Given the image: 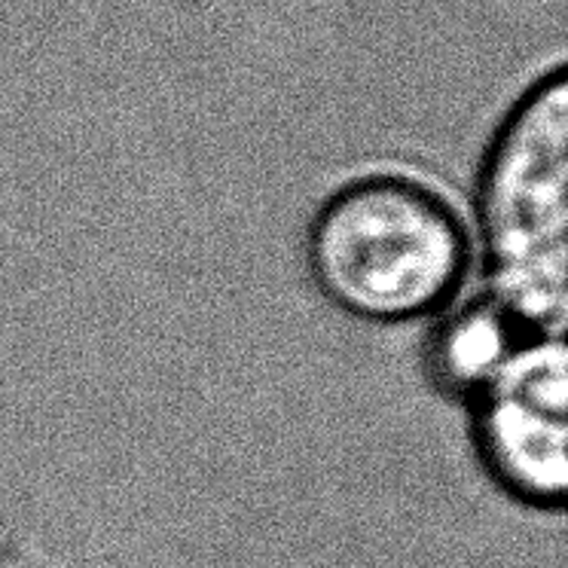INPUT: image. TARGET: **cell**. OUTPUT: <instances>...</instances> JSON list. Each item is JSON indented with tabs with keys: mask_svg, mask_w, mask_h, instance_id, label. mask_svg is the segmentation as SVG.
<instances>
[{
	"mask_svg": "<svg viewBox=\"0 0 568 568\" xmlns=\"http://www.w3.org/2000/svg\"><path fill=\"white\" fill-rule=\"evenodd\" d=\"M526 336L495 300L458 306L437 322L425 343L428 379L449 400L470 404L505 371Z\"/></svg>",
	"mask_w": 568,
	"mask_h": 568,
	"instance_id": "obj_4",
	"label": "cell"
},
{
	"mask_svg": "<svg viewBox=\"0 0 568 568\" xmlns=\"http://www.w3.org/2000/svg\"><path fill=\"white\" fill-rule=\"evenodd\" d=\"M474 217L489 300L529 336H562L568 315V77H531L486 141Z\"/></svg>",
	"mask_w": 568,
	"mask_h": 568,
	"instance_id": "obj_1",
	"label": "cell"
},
{
	"mask_svg": "<svg viewBox=\"0 0 568 568\" xmlns=\"http://www.w3.org/2000/svg\"><path fill=\"white\" fill-rule=\"evenodd\" d=\"M474 456L510 501L562 514L568 498V352L562 336H526L468 404Z\"/></svg>",
	"mask_w": 568,
	"mask_h": 568,
	"instance_id": "obj_3",
	"label": "cell"
},
{
	"mask_svg": "<svg viewBox=\"0 0 568 568\" xmlns=\"http://www.w3.org/2000/svg\"><path fill=\"white\" fill-rule=\"evenodd\" d=\"M468 260V230L449 199L404 172L339 184L306 230L312 284L364 324H407L446 310Z\"/></svg>",
	"mask_w": 568,
	"mask_h": 568,
	"instance_id": "obj_2",
	"label": "cell"
}]
</instances>
